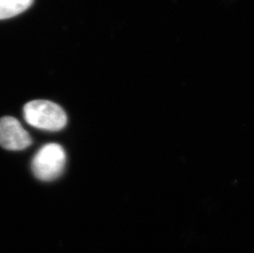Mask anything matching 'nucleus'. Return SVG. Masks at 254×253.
<instances>
[{
	"label": "nucleus",
	"instance_id": "1",
	"mask_svg": "<svg viewBox=\"0 0 254 253\" xmlns=\"http://www.w3.org/2000/svg\"><path fill=\"white\" fill-rule=\"evenodd\" d=\"M23 115L28 125L45 131H60L64 128L67 122L66 113L60 105L45 100H36L26 104Z\"/></svg>",
	"mask_w": 254,
	"mask_h": 253
},
{
	"label": "nucleus",
	"instance_id": "2",
	"mask_svg": "<svg viewBox=\"0 0 254 253\" xmlns=\"http://www.w3.org/2000/svg\"><path fill=\"white\" fill-rule=\"evenodd\" d=\"M65 163L66 154L62 146L57 143L46 144L34 155L31 170L41 181H52L62 175Z\"/></svg>",
	"mask_w": 254,
	"mask_h": 253
},
{
	"label": "nucleus",
	"instance_id": "3",
	"mask_svg": "<svg viewBox=\"0 0 254 253\" xmlns=\"http://www.w3.org/2000/svg\"><path fill=\"white\" fill-rule=\"evenodd\" d=\"M32 144L30 134L13 117L0 119V146L8 151H22Z\"/></svg>",
	"mask_w": 254,
	"mask_h": 253
},
{
	"label": "nucleus",
	"instance_id": "4",
	"mask_svg": "<svg viewBox=\"0 0 254 253\" xmlns=\"http://www.w3.org/2000/svg\"><path fill=\"white\" fill-rule=\"evenodd\" d=\"M34 0H1L0 20L14 17L27 10L33 3Z\"/></svg>",
	"mask_w": 254,
	"mask_h": 253
},
{
	"label": "nucleus",
	"instance_id": "5",
	"mask_svg": "<svg viewBox=\"0 0 254 253\" xmlns=\"http://www.w3.org/2000/svg\"><path fill=\"white\" fill-rule=\"evenodd\" d=\"M0 1H1V0H0Z\"/></svg>",
	"mask_w": 254,
	"mask_h": 253
}]
</instances>
